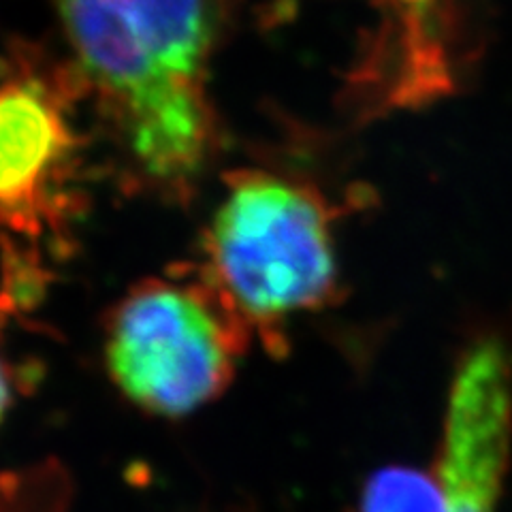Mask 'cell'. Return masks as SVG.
<instances>
[{
	"label": "cell",
	"mask_w": 512,
	"mask_h": 512,
	"mask_svg": "<svg viewBox=\"0 0 512 512\" xmlns=\"http://www.w3.org/2000/svg\"><path fill=\"white\" fill-rule=\"evenodd\" d=\"M73 62L139 178L186 188L216 141L207 71L235 0H54Z\"/></svg>",
	"instance_id": "1"
},
{
	"label": "cell",
	"mask_w": 512,
	"mask_h": 512,
	"mask_svg": "<svg viewBox=\"0 0 512 512\" xmlns=\"http://www.w3.org/2000/svg\"><path fill=\"white\" fill-rule=\"evenodd\" d=\"M335 210L312 184L274 171L231 180L205 235V282L244 323L278 327L340 291Z\"/></svg>",
	"instance_id": "2"
},
{
	"label": "cell",
	"mask_w": 512,
	"mask_h": 512,
	"mask_svg": "<svg viewBox=\"0 0 512 512\" xmlns=\"http://www.w3.org/2000/svg\"><path fill=\"white\" fill-rule=\"evenodd\" d=\"M246 335L205 278L143 280L107 318L105 367L135 408L180 419L229 389Z\"/></svg>",
	"instance_id": "3"
},
{
	"label": "cell",
	"mask_w": 512,
	"mask_h": 512,
	"mask_svg": "<svg viewBox=\"0 0 512 512\" xmlns=\"http://www.w3.org/2000/svg\"><path fill=\"white\" fill-rule=\"evenodd\" d=\"M77 82L22 54L0 62V256L32 284L41 248L60 246L79 212Z\"/></svg>",
	"instance_id": "4"
},
{
	"label": "cell",
	"mask_w": 512,
	"mask_h": 512,
	"mask_svg": "<svg viewBox=\"0 0 512 512\" xmlns=\"http://www.w3.org/2000/svg\"><path fill=\"white\" fill-rule=\"evenodd\" d=\"M512 448V352L483 335L461 352L448 389L438 480L446 512H498Z\"/></svg>",
	"instance_id": "5"
},
{
	"label": "cell",
	"mask_w": 512,
	"mask_h": 512,
	"mask_svg": "<svg viewBox=\"0 0 512 512\" xmlns=\"http://www.w3.org/2000/svg\"><path fill=\"white\" fill-rule=\"evenodd\" d=\"M380 13L350 90L363 114L434 103L459 84L463 0H367Z\"/></svg>",
	"instance_id": "6"
},
{
	"label": "cell",
	"mask_w": 512,
	"mask_h": 512,
	"mask_svg": "<svg viewBox=\"0 0 512 512\" xmlns=\"http://www.w3.org/2000/svg\"><path fill=\"white\" fill-rule=\"evenodd\" d=\"M359 512H446V495L438 474L382 468L363 485Z\"/></svg>",
	"instance_id": "7"
},
{
	"label": "cell",
	"mask_w": 512,
	"mask_h": 512,
	"mask_svg": "<svg viewBox=\"0 0 512 512\" xmlns=\"http://www.w3.org/2000/svg\"><path fill=\"white\" fill-rule=\"evenodd\" d=\"M73 483L58 461H41L0 476V512H69Z\"/></svg>",
	"instance_id": "8"
},
{
	"label": "cell",
	"mask_w": 512,
	"mask_h": 512,
	"mask_svg": "<svg viewBox=\"0 0 512 512\" xmlns=\"http://www.w3.org/2000/svg\"><path fill=\"white\" fill-rule=\"evenodd\" d=\"M11 397H13V391H11V378L9 374L5 372V365L0 363V423H3L5 414L11 406Z\"/></svg>",
	"instance_id": "9"
}]
</instances>
